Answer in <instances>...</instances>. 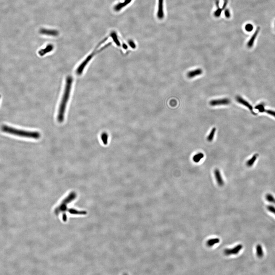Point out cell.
Listing matches in <instances>:
<instances>
[{"label": "cell", "instance_id": "cell-1", "mask_svg": "<svg viewBox=\"0 0 275 275\" xmlns=\"http://www.w3.org/2000/svg\"><path fill=\"white\" fill-rule=\"evenodd\" d=\"M73 79L71 76H68L66 78L65 86L60 102L57 112V120L59 123L63 122L65 118L66 108L70 96Z\"/></svg>", "mask_w": 275, "mask_h": 275}, {"label": "cell", "instance_id": "cell-2", "mask_svg": "<svg viewBox=\"0 0 275 275\" xmlns=\"http://www.w3.org/2000/svg\"><path fill=\"white\" fill-rule=\"evenodd\" d=\"M107 38H104L103 40H102L101 41L99 44H98L96 47L95 48V49H94L93 51L91 52V54L88 55L84 60L80 63V64L78 65L77 67V68L75 69V73L78 76H80L83 73V72L84 71V69L85 68H86V67L88 65V63L90 62L91 60L93 59L94 57L98 53L102 51L103 50H104L105 49L107 48V47L109 46L110 45L112 44L111 42H109L108 44L104 46V47H102L100 49H98L99 47H100L101 45H102L103 43H104V42L106 41L107 40Z\"/></svg>", "mask_w": 275, "mask_h": 275}, {"label": "cell", "instance_id": "cell-3", "mask_svg": "<svg viewBox=\"0 0 275 275\" xmlns=\"http://www.w3.org/2000/svg\"><path fill=\"white\" fill-rule=\"evenodd\" d=\"M1 128L2 131L4 132L19 137L35 139H38L41 137L40 133L37 131H27L19 130L6 125H3L2 127Z\"/></svg>", "mask_w": 275, "mask_h": 275}, {"label": "cell", "instance_id": "cell-4", "mask_svg": "<svg viewBox=\"0 0 275 275\" xmlns=\"http://www.w3.org/2000/svg\"><path fill=\"white\" fill-rule=\"evenodd\" d=\"M76 197V194L75 192H72L66 197L62 203L57 207L55 210V213L56 214H58L61 213L62 214L63 220L64 221H66L67 217L65 216L66 211L68 210L67 207L68 204L71 203V201L74 200Z\"/></svg>", "mask_w": 275, "mask_h": 275}, {"label": "cell", "instance_id": "cell-5", "mask_svg": "<svg viewBox=\"0 0 275 275\" xmlns=\"http://www.w3.org/2000/svg\"><path fill=\"white\" fill-rule=\"evenodd\" d=\"M242 248L243 245H238L233 248L225 249L224 251V253L227 256L237 255L240 252Z\"/></svg>", "mask_w": 275, "mask_h": 275}, {"label": "cell", "instance_id": "cell-6", "mask_svg": "<svg viewBox=\"0 0 275 275\" xmlns=\"http://www.w3.org/2000/svg\"><path fill=\"white\" fill-rule=\"evenodd\" d=\"M230 101L228 98L219 99V100H213L210 102L211 106H221V105H227L230 104Z\"/></svg>", "mask_w": 275, "mask_h": 275}, {"label": "cell", "instance_id": "cell-7", "mask_svg": "<svg viewBox=\"0 0 275 275\" xmlns=\"http://www.w3.org/2000/svg\"><path fill=\"white\" fill-rule=\"evenodd\" d=\"M157 17L159 20H162L164 17V0H158Z\"/></svg>", "mask_w": 275, "mask_h": 275}, {"label": "cell", "instance_id": "cell-8", "mask_svg": "<svg viewBox=\"0 0 275 275\" xmlns=\"http://www.w3.org/2000/svg\"><path fill=\"white\" fill-rule=\"evenodd\" d=\"M214 173L216 181L218 185L220 186H223L224 184V182L222 179L220 170L218 169H216L214 170Z\"/></svg>", "mask_w": 275, "mask_h": 275}, {"label": "cell", "instance_id": "cell-9", "mask_svg": "<svg viewBox=\"0 0 275 275\" xmlns=\"http://www.w3.org/2000/svg\"><path fill=\"white\" fill-rule=\"evenodd\" d=\"M132 1V0H125L123 2L118 3L115 5L114 8V10L116 12L120 11L122 8L130 4Z\"/></svg>", "mask_w": 275, "mask_h": 275}, {"label": "cell", "instance_id": "cell-10", "mask_svg": "<svg viewBox=\"0 0 275 275\" xmlns=\"http://www.w3.org/2000/svg\"><path fill=\"white\" fill-rule=\"evenodd\" d=\"M236 99L237 102H238L239 103L241 104H242V105H244L245 106L247 107L250 110V111H251L252 112V110H253L252 107V106L251 105H250L248 103L247 101L244 100L242 97L240 96H237L236 97Z\"/></svg>", "mask_w": 275, "mask_h": 275}, {"label": "cell", "instance_id": "cell-11", "mask_svg": "<svg viewBox=\"0 0 275 275\" xmlns=\"http://www.w3.org/2000/svg\"><path fill=\"white\" fill-rule=\"evenodd\" d=\"M40 32L42 35H47L52 36H57L58 35V32L56 30L42 29L40 30Z\"/></svg>", "mask_w": 275, "mask_h": 275}, {"label": "cell", "instance_id": "cell-12", "mask_svg": "<svg viewBox=\"0 0 275 275\" xmlns=\"http://www.w3.org/2000/svg\"><path fill=\"white\" fill-rule=\"evenodd\" d=\"M54 46L51 45H49L47 46L45 48L39 50L38 52L40 56H44L46 54L49 53L53 50Z\"/></svg>", "mask_w": 275, "mask_h": 275}, {"label": "cell", "instance_id": "cell-13", "mask_svg": "<svg viewBox=\"0 0 275 275\" xmlns=\"http://www.w3.org/2000/svg\"><path fill=\"white\" fill-rule=\"evenodd\" d=\"M203 73V70L200 69H196L189 72L187 73V76L189 78H193L197 76L200 75Z\"/></svg>", "mask_w": 275, "mask_h": 275}, {"label": "cell", "instance_id": "cell-14", "mask_svg": "<svg viewBox=\"0 0 275 275\" xmlns=\"http://www.w3.org/2000/svg\"><path fill=\"white\" fill-rule=\"evenodd\" d=\"M259 29H260V28H259V27L257 28L256 31H255L254 34H253V35L252 36L251 38V39H249V41L248 42L247 45V46L249 48H252V46H253L255 39L257 36L258 35V33L259 31Z\"/></svg>", "mask_w": 275, "mask_h": 275}, {"label": "cell", "instance_id": "cell-15", "mask_svg": "<svg viewBox=\"0 0 275 275\" xmlns=\"http://www.w3.org/2000/svg\"><path fill=\"white\" fill-rule=\"evenodd\" d=\"M110 36L114 41V42L118 46H120V43L118 40L117 33L115 31H112L110 34Z\"/></svg>", "mask_w": 275, "mask_h": 275}, {"label": "cell", "instance_id": "cell-16", "mask_svg": "<svg viewBox=\"0 0 275 275\" xmlns=\"http://www.w3.org/2000/svg\"><path fill=\"white\" fill-rule=\"evenodd\" d=\"M204 157V155L202 152H199L194 156L193 160L195 163H198Z\"/></svg>", "mask_w": 275, "mask_h": 275}, {"label": "cell", "instance_id": "cell-17", "mask_svg": "<svg viewBox=\"0 0 275 275\" xmlns=\"http://www.w3.org/2000/svg\"><path fill=\"white\" fill-rule=\"evenodd\" d=\"M256 255L258 258H261L264 255V252L262 247L260 245L258 244L256 247Z\"/></svg>", "mask_w": 275, "mask_h": 275}, {"label": "cell", "instance_id": "cell-18", "mask_svg": "<svg viewBox=\"0 0 275 275\" xmlns=\"http://www.w3.org/2000/svg\"><path fill=\"white\" fill-rule=\"evenodd\" d=\"M220 242V240L219 238H213L210 239L207 242V245L209 247H211L214 246L216 244H218Z\"/></svg>", "mask_w": 275, "mask_h": 275}, {"label": "cell", "instance_id": "cell-19", "mask_svg": "<svg viewBox=\"0 0 275 275\" xmlns=\"http://www.w3.org/2000/svg\"><path fill=\"white\" fill-rule=\"evenodd\" d=\"M258 157V154H255V155H253V156H252L250 159L248 160L247 161V163H246V165H247V166L248 167H251L253 165V164H254L255 161H256Z\"/></svg>", "mask_w": 275, "mask_h": 275}, {"label": "cell", "instance_id": "cell-20", "mask_svg": "<svg viewBox=\"0 0 275 275\" xmlns=\"http://www.w3.org/2000/svg\"><path fill=\"white\" fill-rule=\"evenodd\" d=\"M216 130V128L214 127L213 128V129H212L209 135L207 136V141L210 142L212 141L213 139L214 138Z\"/></svg>", "mask_w": 275, "mask_h": 275}, {"label": "cell", "instance_id": "cell-21", "mask_svg": "<svg viewBox=\"0 0 275 275\" xmlns=\"http://www.w3.org/2000/svg\"><path fill=\"white\" fill-rule=\"evenodd\" d=\"M101 138L104 144L106 145L108 142V136L107 134L106 133H103L101 135Z\"/></svg>", "mask_w": 275, "mask_h": 275}, {"label": "cell", "instance_id": "cell-22", "mask_svg": "<svg viewBox=\"0 0 275 275\" xmlns=\"http://www.w3.org/2000/svg\"><path fill=\"white\" fill-rule=\"evenodd\" d=\"M266 200L269 202L273 203L275 204V198L271 194H268L266 195Z\"/></svg>", "mask_w": 275, "mask_h": 275}, {"label": "cell", "instance_id": "cell-23", "mask_svg": "<svg viewBox=\"0 0 275 275\" xmlns=\"http://www.w3.org/2000/svg\"><path fill=\"white\" fill-rule=\"evenodd\" d=\"M255 109L258 110L260 112H263L266 111L265 109L264 105L263 104H260L257 105L255 107Z\"/></svg>", "mask_w": 275, "mask_h": 275}, {"label": "cell", "instance_id": "cell-24", "mask_svg": "<svg viewBox=\"0 0 275 275\" xmlns=\"http://www.w3.org/2000/svg\"><path fill=\"white\" fill-rule=\"evenodd\" d=\"M245 29L247 31L251 32L253 30V27L252 25L251 24H247L245 26Z\"/></svg>", "mask_w": 275, "mask_h": 275}, {"label": "cell", "instance_id": "cell-25", "mask_svg": "<svg viewBox=\"0 0 275 275\" xmlns=\"http://www.w3.org/2000/svg\"><path fill=\"white\" fill-rule=\"evenodd\" d=\"M222 8H220L218 7V9L216 10L215 11V13H214V16L216 17H219L220 16V15L221 14L222 12Z\"/></svg>", "mask_w": 275, "mask_h": 275}, {"label": "cell", "instance_id": "cell-26", "mask_svg": "<svg viewBox=\"0 0 275 275\" xmlns=\"http://www.w3.org/2000/svg\"><path fill=\"white\" fill-rule=\"evenodd\" d=\"M267 209L269 212L274 214L275 215V207L272 206H268L267 207Z\"/></svg>", "mask_w": 275, "mask_h": 275}, {"label": "cell", "instance_id": "cell-27", "mask_svg": "<svg viewBox=\"0 0 275 275\" xmlns=\"http://www.w3.org/2000/svg\"><path fill=\"white\" fill-rule=\"evenodd\" d=\"M267 113L270 115H272L275 117V111L270 110H267L265 111Z\"/></svg>", "mask_w": 275, "mask_h": 275}, {"label": "cell", "instance_id": "cell-28", "mask_svg": "<svg viewBox=\"0 0 275 275\" xmlns=\"http://www.w3.org/2000/svg\"><path fill=\"white\" fill-rule=\"evenodd\" d=\"M225 17H226L228 18L230 17V11L228 9H226L225 11Z\"/></svg>", "mask_w": 275, "mask_h": 275}, {"label": "cell", "instance_id": "cell-29", "mask_svg": "<svg viewBox=\"0 0 275 275\" xmlns=\"http://www.w3.org/2000/svg\"><path fill=\"white\" fill-rule=\"evenodd\" d=\"M129 45H130V46L131 47V48H135V47H136V46H135V44L134 43V42L133 41H129Z\"/></svg>", "mask_w": 275, "mask_h": 275}, {"label": "cell", "instance_id": "cell-30", "mask_svg": "<svg viewBox=\"0 0 275 275\" xmlns=\"http://www.w3.org/2000/svg\"><path fill=\"white\" fill-rule=\"evenodd\" d=\"M0 99H1V95H0Z\"/></svg>", "mask_w": 275, "mask_h": 275}]
</instances>
